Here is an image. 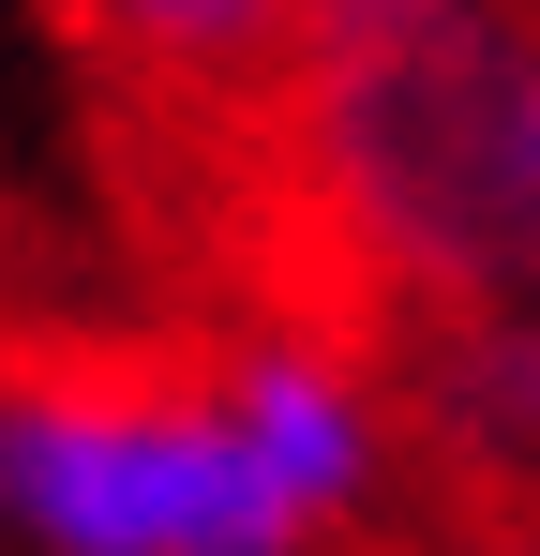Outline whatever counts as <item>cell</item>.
Instances as JSON below:
<instances>
[{"label": "cell", "instance_id": "cell-1", "mask_svg": "<svg viewBox=\"0 0 540 556\" xmlns=\"http://www.w3.org/2000/svg\"><path fill=\"white\" fill-rule=\"evenodd\" d=\"M390 481V406L331 331H256L210 376L15 362L0 542L15 556H316Z\"/></svg>", "mask_w": 540, "mask_h": 556}, {"label": "cell", "instance_id": "cell-2", "mask_svg": "<svg viewBox=\"0 0 540 556\" xmlns=\"http://www.w3.org/2000/svg\"><path fill=\"white\" fill-rule=\"evenodd\" d=\"M270 76L316 226L390 301H540V0H300Z\"/></svg>", "mask_w": 540, "mask_h": 556}, {"label": "cell", "instance_id": "cell-3", "mask_svg": "<svg viewBox=\"0 0 540 556\" xmlns=\"http://www.w3.org/2000/svg\"><path fill=\"white\" fill-rule=\"evenodd\" d=\"M285 15L300 0H90V30L136 46L151 76H256L270 46H285Z\"/></svg>", "mask_w": 540, "mask_h": 556}, {"label": "cell", "instance_id": "cell-4", "mask_svg": "<svg viewBox=\"0 0 540 556\" xmlns=\"http://www.w3.org/2000/svg\"><path fill=\"white\" fill-rule=\"evenodd\" d=\"M436 406H450L496 466H540V301H526V316H465Z\"/></svg>", "mask_w": 540, "mask_h": 556}]
</instances>
